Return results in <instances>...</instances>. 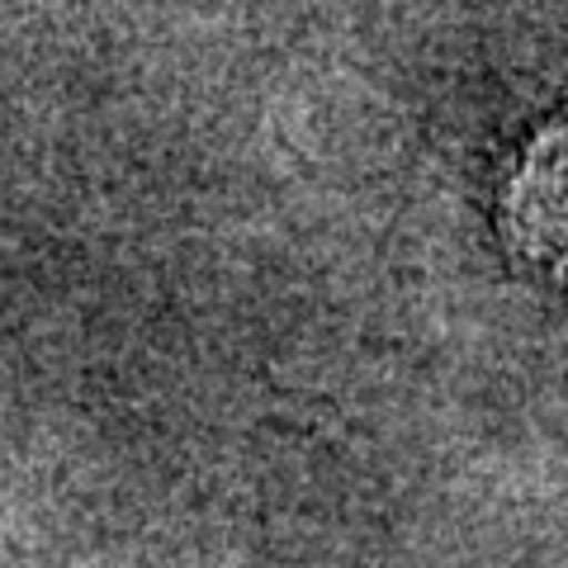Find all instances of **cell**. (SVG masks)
<instances>
[{"mask_svg": "<svg viewBox=\"0 0 568 568\" xmlns=\"http://www.w3.org/2000/svg\"><path fill=\"white\" fill-rule=\"evenodd\" d=\"M503 233L517 256L568 271V119L530 142L503 190Z\"/></svg>", "mask_w": 568, "mask_h": 568, "instance_id": "6da1fadb", "label": "cell"}]
</instances>
